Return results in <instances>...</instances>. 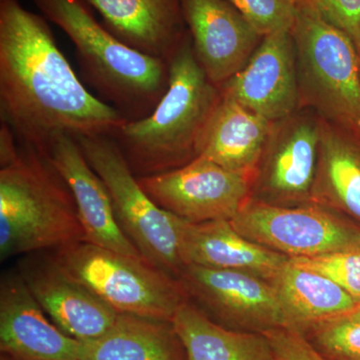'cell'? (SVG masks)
I'll list each match as a JSON object with an SVG mask.
<instances>
[{"mask_svg": "<svg viewBox=\"0 0 360 360\" xmlns=\"http://www.w3.org/2000/svg\"><path fill=\"white\" fill-rule=\"evenodd\" d=\"M0 118L41 151L56 134L112 136L127 122L80 82L46 18L22 0H0Z\"/></svg>", "mask_w": 360, "mask_h": 360, "instance_id": "6da1fadb", "label": "cell"}, {"mask_svg": "<svg viewBox=\"0 0 360 360\" xmlns=\"http://www.w3.org/2000/svg\"><path fill=\"white\" fill-rule=\"evenodd\" d=\"M221 92L201 68L191 35L169 63V84L155 110L127 122L112 139L137 177L184 167L200 156L201 143Z\"/></svg>", "mask_w": 360, "mask_h": 360, "instance_id": "7a4b0ae2", "label": "cell"}, {"mask_svg": "<svg viewBox=\"0 0 360 360\" xmlns=\"http://www.w3.org/2000/svg\"><path fill=\"white\" fill-rule=\"evenodd\" d=\"M75 45L82 77L127 120L150 115L167 91L169 63L123 44L96 20L84 0H32Z\"/></svg>", "mask_w": 360, "mask_h": 360, "instance_id": "3957f363", "label": "cell"}, {"mask_svg": "<svg viewBox=\"0 0 360 360\" xmlns=\"http://www.w3.org/2000/svg\"><path fill=\"white\" fill-rule=\"evenodd\" d=\"M0 168V258L56 250L85 241L70 187L44 151L18 142Z\"/></svg>", "mask_w": 360, "mask_h": 360, "instance_id": "277c9868", "label": "cell"}, {"mask_svg": "<svg viewBox=\"0 0 360 360\" xmlns=\"http://www.w3.org/2000/svg\"><path fill=\"white\" fill-rule=\"evenodd\" d=\"M290 32L297 56L300 108L360 134V63L352 40L300 6Z\"/></svg>", "mask_w": 360, "mask_h": 360, "instance_id": "5b68a950", "label": "cell"}, {"mask_svg": "<svg viewBox=\"0 0 360 360\" xmlns=\"http://www.w3.org/2000/svg\"><path fill=\"white\" fill-rule=\"evenodd\" d=\"M51 255L118 314L172 321L179 307L188 302L179 278L148 260L89 241L63 246Z\"/></svg>", "mask_w": 360, "mask_h": 360, "instance_id": "8992f818", "label": "cell"}, {"mask_svg": "<svg viewBox=\"0 0 360 360\" xmlns=\"http://www.w3.org/2000/svg\"><path fill=\"white\" fill-rule=\"evenodd\" d=\"M84 158L108 189L116 219L148 262L179 278L177 217L165 212L142 189L115 139L108 135L75 137Z\"/></svg>", "mask_w": 360, "mask_h": 360, "instance_id": "52a82bcc", "label": "cell"}, {"mask_svg": "<svg viewBox=\"0 0 360 360\" xmlns=\"http://www.w3.org/2000/svg\"><path fill=\"white\" fill-rule=\"evenodd\" d=\"M231 224L245 238L288 258L360 250V224L315 203L278 207L250 200Z\"/></svg>", "mask_w": 360, "mask_h": 360, "instance_id": "ba28073f", "label": "cell"}, {"mask_svg": "<svg viewBox=\"0 0 360 360\" xmlns=\"http://www.w3.org/2000/svg\"><path fill=\"white\" fill-rule=\"evenodd\" d=\"M321 118L300 108L277 120L251 180L250 200L278 207L312 203Z\"/></svg>", "mask_w": 360, "mask_h": 360, "instance_id": "9c48e42d", "label": "cell"}, {"mask_svg": "<svg viewBox=\"0 0 360 360\" xmlns=\"http://www.w3.org/2000/svg\"><path fill=\"white\" fill-rule=\"evenodd\" d=\"M179 281L188 302L224 328L262 333L288 326L276 290L262 277L188 264L180 271Z\"/></svg>", "mask_w": 360, "mask_h": 360, "instance_id": "30bf717a", "label": "cell"}, {"mask_svg": "<svg viewBox=\"0 0 360 360\" xmlns=\"http://www.w3.org/2000/svg\"><path fill=\"white\" fill-rule=\"evenodd\" d=\"M137 179L160 208L193 224L231 221L250 200V177L202 158L170 172Z\"/></svg>", "mask_w": 360, "mask_h": 360, "instance_id": "8fae6325", "label": "cell"}, {"mask_svg": "<svg viewBox=\"0 0 360 360\" xmlns=\"http://www.w3.org/2000/svg\"><path fill=\"white\" fill-rule=\"evenodd\" d=\"M18 270L47 316L70 338L96 340L115 323L118 312L71 276L51 253L26 255Z\"/></svg>", "mask_w": 360, "mask_h": 360, "instance_id": "7c38bea8", "label": "cell"}, {"mask_svg": "<svg viewBox=\"0 0 360 360\" xmlns=\"http://www.w3.org/2000/svg\"><path fill=\"white\" fill-rule=\"evenodd\" d=\"M219 89L222 96L271 122L300 110L297 56L290 30L262 37L245 68Z\"/></svg>", "mask_w": 360, "mask_h": 360, "instance_id": "4fadbf2b", "label": "cell"}, {"mask_svg": "<svg viewBox=\"0 0 360 360\" xmlns=\"http://www.w3.org/2000/svg\"><path fill=\"white\" fill-rule=\"evenodd\" d=\"M194 53L217 85L236 75L262 40L229 0H180Z\"/></svg>", "mask_w": 360, "mask_h": 360, "instance_id": "5bb4252c", "label": "cell"}, {"mask_svg": "<svg viewBox=\"0 0 360 360\" xmlns=\"http://www.w3.org/2000/svg\"><path fill=\"white\" fill-rule=\"evenodd\" d=\"M0 349L15 360H82V342L51 321L18 270L0 281Z\"/></svg>", "mask_w": 360, "mask_h": 360, "instance_id": "9a60e30c", "label": "cell"}, {"mask_svg": "<svg viewBox=\"0 0 360 360\" xmlns=\"http://www.w3.org/2000/svg\"><path fill=\"white\" fill-rule=\"evenodd\" d=\"M44 153L72 193L85 241L146 259L118 224L108 189L87 162L75 137L56 134Z\"/></svg>", "mask_w": 360, "mask_h": 360, "instance_id": "2e32d148", "label": "cell"}, {"mask_svg": "<svg viewBox=\"0 0 360 360\" xmlns=\"http://www.w3.org/2000/svg\"><path fill=\"white\" fill-rule=\"evenodd\" d=\"M123 44L170 63L188 37L180 0H84Z\"/></svg>", "mask_w": 360, "mask_h": 360, "instance_id": "e0dca14e", "label": "cell"}, {"mask_svg": "<svg viewBox=\"0 0 360 360\" xmlns=\"http://www.w3.org/2000/svg\"><path fill=\"white\" fill-rule=\"evenodd\" d=\"M177 229L179 257L184 266L238 270L269 281L290 259L245 238L231 220L193 224L177 217Z\"/></svg>", "mask_w": 360, "mask_h": 360, "instance_id": "ac0fdd59", "label": "cell"}, {"mask_svg": "<svg viewBox=\"0 0 360 360\" xmlns=\"http://www.w3.org/2000/svg\"><path fill=\"white\" fill-rule=\"evenodd\" d=\"M274 122L222 96L198 158L252 180Z\"/></svg>", "mask_w": 360, "mask_h": 360, "instance_id": "d6986e66", "label": "cell"}, {"mask_svg": "<svg viewBox=\"0 0 360 360\" xmlns=\"http://www.w3.org/2000/svg\"><path fill=\"white\" fill-rule=\"evenodd\" d=\"M312 203L360 224V134L322 120Z\"/></svg>", "mask_w": 360, "mask_h": 360, "instance_id": "ffe728a7", "label": "cell"}, {"mask_svg": "<svg viewBox=\"0 0 360 360\" xmlns=\"http://www.w3.org/2000/svg\"><path fill=\"white\" fill-rule=\"evenodd\" d=\"M82 360H186L172 321L118 314L112 328L82 342Z\"/></svg>", "mask_w": 360, "mask_h": 360, "instance_id": "44dd1931", "label": "cell"}, {"mask_svg": "<svg viewBox=\"0 0 360 360\" xmlns=\"http://www.w3.org/2000/svg\"><path fill=\"white\" fill-rule=\"evenodd\" d=\"M269 283L285 311L288 328L300 333L360 304L330 279L296 266L290 258Z\"/></svg>", "mask_w": 360, "mask_h": 360, "instance_id": "7402d4cb", "label": "cell"}, {"mask_svg": "<svg viewBox=\"0 0 360 360\" xmlns=\"http://www.w3.org/2000/svg\"><path fill=\"white\" fill-rule=\"evenodd\" d=\"M172 324L186 360H276L264 333L224 328L193 303L179 307Z\"/></svg>", "mask_w": 360, "mask_h": 360, "instance_id": "603a6c76", "label": "cell"}, {"mask_svg": "<svg viewBox=\"0 0 360 360\" xmlns=\"http://www.w3.org/2000/svg\"><path fill=\"white\" fill-rule=\"evenodd\" d=\"M302 335L328 360H360V304L314 324Z\"/></svg>", "mask_w": 360, "mask_h": 360, "instance_id": "cb8c5ba5", "label": "cell"}, {"mask_svg": "<svg viewBox=\"0 0 360 360\" xmlns=\"http://www.w3.org/2000/svg\"><path fill=\"white\" fill-rule=\"evenodd\" d=\"M296 266L330 279L360 303V250L338 251L314 257L290 258Z\"/></svg>", "mask_w": 360, "mask_h": 360, "instance_id": "d4e9b609", "label": "cell"}, {"mask_svg": "<svg viewBox=\"0 0 360 360\" xmlns=\"http://www.w3.org/2000/svg\"><path fill=\"white\" fill-rule=\"evenodd\" d=\"M262 37L291 30L297 6L295 0H229Z\"/></svg>", "mask_w": 360, "mask_h": 360, "instance_id": "484cf974", "label": "cell"}, {"mask_svg": "<svg viewBox=\"0 0 360 360\" xmlns=\"http://www.w3.org/2000/svg\"><path fill=\"white\" fill-rule=\"evenodd\" d=\"M295 4L345 32L359 49L360 0H295Z\"/></svg>", "mask_w": 360, "mask_h": 360, "instance_id": "4316f807", "label": "cell"}, {"mask_svg": "<svg viewBox=\"0 0 360 360\" xmlns=\"http://www.w3.org/2000/svg\"><path fill=\"white\" fill-rule=\"evenodd\" d=\"M276 360H328L295 329L277 328L264 331Z\"/></svg>", "mask_w": 360, "mask_h": 360, "instance_id": "83f0119b", "label": "cell"}, {"mask_svg": "<svg viewBox=\"0 0 360 360\" xmlns=\"http://www.w3.org/2000/svg\"><path fill=\"white\" fill-rule=\"evenodd\" d=\"M0 360H15V359H13V357L8 356V355L1 354V357H0Z\"/></svg>", "mask_w": 360, "mask_h": 360, "instance_id": "f1b7e54d", "label": "cell"}, {"mask_svg": "<svg viewBox=\"0 0 360 360\" xmlns=\"http://www.w3.org/2000/svg\"><path fill=\"white\" fill-rule=\"evenodd\" d=\"M357 52H359V63H360V45L359 49H357Z\"/></svg>", "mask_w": 360, "mask_h": 360, "instance_id": "f546056e", "label": "cell"}]
</instances>
